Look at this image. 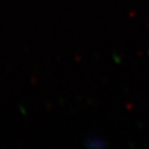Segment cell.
Here are the masks:
<instances>
[{
	"instance_id": "1",
	"label": "cell",
	"mask_w": 149,
	"mask_h": 149,
	"mask_svg": "<svg viewBox=\"0 0 149 149\" xmlns=\"http://www.w3.org/2000/svg\"><path fill=\"white\" fill-rule=\"evenodd\" d=\"M90 147H103L104 145L102 144V140L98 138H91L87 140Z\"/></svg>"
}]
</instances>
